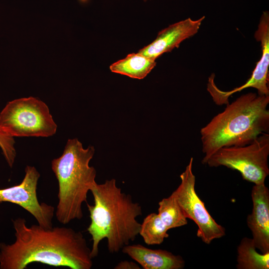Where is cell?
<instances>
[{"mask_svg": "<svg viewBox=\"0 0 269 269\" xmlns=\"http://www.w3.org/2000/svg\"><path fill=\"white\" fill-rule=\"evenodd\" d=\"M15 241L0 243V269H24L33 263L71 269H90L91 249L83 234L71 228L28 226L25 219L12 220Z\"/></svg>", "mask_w": 269, "mask_h": 269, "instance_id": "cell-1", "label": "cell"}, {"mask_svg": "<svg viewBox=\"0 0 269 269\" xmlns=\"http://www.w3.org/2000/svg\"><path fill=\"white\" fill-rule=\"evenodd\" d=\"M90 191L94 201L93 205L87 203L91 219L87 231L93 241L91 256H98L100 243L104 239L109 252L118 253L138 235L141 223L136 218L142 215L141 206L123 192L114 178L97 183Z\"/></svg>", "mask_w": 269, "mask_h": 269, "instance_id": "cell-2", "label": "cell"}, {"mask_svg": "<svg viewBox=\"0 0 269 269\" xmlns=\"http://www.w3.org/2000/svg\"><path fill=\"white\" fill-rule=\"evenodd\" d=\"M269 95L250 92L241 95L200 130L205 164L218 149L244 146L269 131Z\"/></svg>", "mask_w": 269, "mask_h": 269, "instance_id": "cell-3", "label": "cell"}, {"mask_svg": "<svg viewBox=\"0 0 269 269\" xmlns=\"http://www.w3.org/2000/svg\"><path fill=\"white\" fill-rule=\"evenodd\" d=\"M95 148H84L77 138L69 139L62 155L52 160L51 168L58 183V201L55 215L66 225L83 217L82 205L87 194L97 183L96 171L89 165Z\"/></svg>", "mask_w": 269, "mask_h": 269, "instance_id": "cell-4", "label": "cell"}, {"mask_svg": "<svg viewBox=\"0 0 269 269\" xmlns=\"http://www.w3.org/2000/svg\"><path fill=\"white\" fill-rule=\"evenodd\" d=\"M0 128L13 137H47L55 134L57 126L48 106L30 97L7 103L0 113Z\"/></svg>", "mask_w": 269, "mask_h": 269, "instance_id": "cell-5", "label": "cell"}, {"mask_svg": "<svg viewBox=\"0 0 269 269\" xmlns=\"http://www.w3.org/2000/svg\"><path fill=\"white\" fill-rule=\"evenodd\" d=\"M269 134L263 133L248 144L221 147L205 164L237 170L244 180L260 185L265 183L269 174Z\"/></svg>", "mask_w": 269, "mask_h": 269, "instance_id": "cell-6", "label": "cell"}, {"mask_svg": "<svg viewBox=\"0 0 269 269\" xmlns=\"http://www.w3.org/2000/svg\"><path fill=\"white\" fill-rule=\"evenodd\" d=\"M193 161V157L190 158L185 170L180 175V184L172 193L185 217L197 225V237L204 243L210 244L214 240L224 236L225 229L213 218L196 193Z\"/></svg>", "mask_w": 269, "mask_h": 269, "instance_id": "cell-7", "label": "cell"}, {"mask_svg": "<svg viewBox=\"0 0 269 269\" xmlns=\"http://www.w3.org/2000/svg\"><path fill=\"white\" fill-rule=\"evenodd\" d=\"M255 38L261 44L262 56L257 63L251 77L242 86L231 91L219 89L214 80L208 82L207 89L214 103L218 105H227L229 98L233 94L248 88L257 90L260 95H269L268 87L269 67V13L264 11L261 17L258 28L255 33Z\"/></svg>", "mask_w": 269, "mask_h": 269, "instance_id": "cell-8", "label": "cell"}, {"mask_svg": "<svg viewBox=\"0 0 269 269\" xmlns=\"http://www.w3.org/2000/svg\"><path fill=\"white\" fill-rule=\"evenodd\" d=\"M40 173L34 166L27 165L21 182L16 185L0 189V204L10 202L17 204L30 213L38 224L46 228L52 227L54 208L45 203H40L37 188Z\"/></svg>", "mask_w": 269, "mask_h": 269, "instance_id": "cell-9", "label": "cell"}, {"mask_svg": "<svg viewBox=\"0 0 269 269\" xmlns=\"http://www.w3.org/2000/svg\"><path fill=\"white\" fill-rule=\"evenodd\" d=\"M204 18V16L196 20L188 18L169 25L160 31L156 39L138 53L155 60L164 53L178 48L183 41L196 34Z\"/></svg>", "mask_w": 269, "mask_h": 269, "instance_id": "cell-10", "label": "cell"}, {"mask_svg": "<svg viewBox=\"0 0 269 269\" xmlns=\"http://www.w3.org/2000/svg\"><path fill=\"white\" fill-rule=\"evenodd\" d=\"M252 213L247 218L255 247L261 253L269 252V190L265 183L253 186Z\"/></svg>", "mask_w": 269, "mask_h": 269, "instance_id": "cell-11", "label": "cell"}, {"mask_svg": "<svg viewBox=\"0 0 269 269\" xmlns=\"http://www.w3.org/2000/svg\"><path fill=\"white\" fill-rule=\"evenodd\" d=\"M122 251L143 269H182L185 261L179 255L163 250H153L140 244L128 245Z\"/></svg>", "mask_w": 269, "mask_h": 269, "instance_id": "cell-12", "label": "cell"}, {"mask_svg": "<svg viewBox=\"0 0 269 269\" xmlns=\"http://www.w3.org/2000/svg\"><path fill=\"white\" fill-rule=\"evenodd\" d=\"M155 65V60L137 53L128 54L124 59L112 64L110 69L114 73L142 79Z\"/></svg>", "mask_w": 269, "mask_h": 269, "instance_id": "cell-13", "label": "cell"}, {"mask_svg": "<svg viewBox=\"0 0 269 269\" xmlns=\"http://www.w3.org/2000/svg\"><path fill=\"white\" fill-rule=\"evenodd\" d=\"M256 250L252 238H243L237 247V268L269 269V252L259 253Z\"/></svg>", "mask_w": 269, "mask_h": 269, "instance_id": "cell-14", "label": "cell"}, {"mask_svg": "<svg viewBox=\"0 0 269 269\" xmlns=\"http://www.w3.org/2000/svg\"><path fill=\"white\" fill-rule=\"evenodd\" d=\"M168 231L158 214L152 213L143 219L139 235L147 245H160L169 237Z\"/></svg>", "mask_w": 269, "mask_h": 269, "instance_id": "cell-15", "label": "cell"}, {"mask_svg": "<svg viewBox=\"0 0 269 269\" xmlns=\"http://www.w3.org/2000/svg\"><path fill=\"white\" fill-rule=\"evenodd\" d=\"M158 214L168 230L187 224V218L172 193L159 202Z\"/></svg>", "mask_w": 269, "mask_h": 269, "instance_id": "cell-16", "label": "cell"}, {"mask_svg": "<svg viewBox=\"0 0 269 269\" xmlns=\"http://www.w3.org/2000/svg\"><path fill=\"white\" fill-rule=\"evenodd\" d=\"M14 137L6 134L0 128V148L5 159L10 167H12L16 157Z\"/></svg>", "mask_w": 269, "mask_h": 269, "instance_id": "cell-17", "label": "cell"}, {"mask_svg": "<svg viewBox=\"0 0 269 269\" xmlns=\"http://www.w3.org/2000/svg\"><path fill=\"white\" fill-rule=\"evenodd\" d=\"M115 269H140L138 265L133 262L122 261L119 263L115 267Z\"/></svg>", "mask_w": 269, "mask_h": 269, "instance_id": "cell-18", "label": "cell"}, {"mask_svg": "<svg viewBox=\"0 0 269 269\" xmlns=\"http://www.w3.org/2000/svg\"><path fill=\"white\" fill-rule=\"evenodd\" d=\"M147 0H144V1H146Z\"/></svg>", "mask_w": 269, "mask_h": 269, "instance_id": "cell-19", "label": "cell"}]
</instances>
